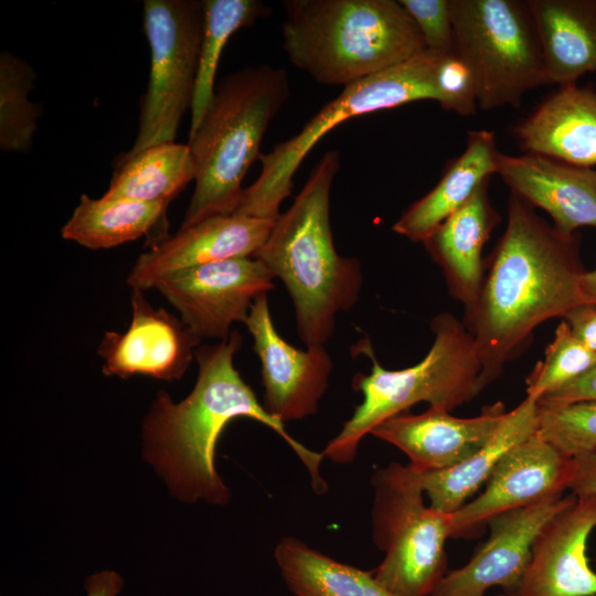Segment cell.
I'll return each mask as SVG.
<instances>
[{
	"mask_svg": "<svg viewBox=\"0 0 596 596\" xmlns=\"http://www.w3.org/2000/svg\"><path fill=\"white\" fill-rule=\"evenodd\" d=\"M584 270L577 236L562 234L511 192L505 230L462 321L475 339L485 387L529 345L536 327L584 304Z\"/></svg>",
	"mask_w": 596,
	"mask_h": 596,
	"instance_id": "cell-1",
	"label": "cell"
},
{
	"mask_svg": "<svg viewBox=\"0 0 596 596\" xmlns=\"http://www.w3.org/2000/svg\"><path fill=\"white\" fill-rule=\"evenodd\" d=\"M242 337L237 331L196 349L198 377L191 393L175 403L160 391L143 423L145 456L178 498L225 504L230 492L215 468V449L224 428L248 417L278 434L306 466L316 493L328 485L320 473L322 453L291 437L284 423L267 413L234 365Z\"/></svg>",
	"mask_w": 596,
	"mask_h": 596,
	"instance_id": "cell-2",
	"label": "cell"
},
{
	"mask_svg": "<svg viewBox=\"0 0 596 596\" xmlns=\"http://www.w3.org/2000/svg\"><path fill=\"white\" fill-rule=\"evenodd\" d=\"M339 166L337 151L321 157L253 256L284 283L306 347L327 343L334 331L336 316L355 305L363 281L360 262L339 255L333 243L330 192Z\"/></svg>",
	"mask_w": 596,
	"mask_h": 596,
	"instance_id": "cell-3",
	"label": "cell"
},
{
	"mask_svg": "<svg viewBox=\"0 0 596 596\" xmlns=\"http://www.w3.org/2000/svg\"><path fill=\"white\" fill-rule=\"evenodd\" d=\"M283 6L289 61L324 85L345 87L426 50L401 1L288 0Z\"/></svg>",
	"mask_w": 596,
	"mask_h": 596,
	"instance_id": "cell-4",
	"label": "cell"
},
{
	"mask_svg": "<svg viewBox=\"0 0 596 596\" xmlns=\"http://www.w3.org/2000/svg\"><path fill=\"white\" fill-rule=\"evenodd\" d=\"M289 93L285 70L269 65L245 67L216 84L210 107L189 134L195 185L181 227L234 214L242 181L259 159L268 124Z\"/></svg>",
	"mask_w": 596,
	"mask_h": 596,
	"instance_id": "cell-5",
	"label": "cell"
},
{
	"mask_svg": "<svg viewBox=\"0 0 596 596\" xmlns=\"http://www.w3.org/2000/svg\"><path fill=\"white\" fill-rule=\"evenodd\" d=\"M430 329L434 341L427 354L402 370L384 369L369 340L355 344L354 350L372 361L369 374L356 373L352 380L363 401L327 444L324 458L348 464L356 456L362 438L387 418L422 402L451 412L485 390L477 345L465 324L443 312L430 321Z\"/></svg>",
	"mask_w": 596,
	"mask_h": 596,
	"instance_id": "cell-6",
	"label": "cell"
},
{
	"mask_svg": "<svg viewBox=\"0 0 596 596\" xmlns=\"http://www.w3.org/2000/svg\"><path fill=\"white\" fill-rule=\"evenodd\" d=\"M443 54L424 50L393 67L343 87L292 138L260 155L262 169L256 181L243 190L234 214L276 220L279 206L291 194L292 178L316 143L343 121L407 103L437 102L435 72Z\"/></svg>",
	"mask_w": 596,
	"mask_h": 596,
	"instance_id": "cell-7",
	"label": "cell"
},
{
	"mask_svg": "<svg viewBox=\"0 0 596 596\" xmlns=\"http://www.w3.org/2000/svg\"><path fill=\"white\" fill-rule=\"evenodd\" d=\"M455 52L476 81L478 106L519 107L549 84L540 38L526 1L449 0Z\"/></svg>",
	"mask_w": 596,
	"mask_h": 596,
	"instance_id": "cell-8",
	"label": "cell"
},
{
	"mask_svg": "<svg viewBox=\"0 0 596 596\" xmlns=\"http://www.w3.org/2000/svg\"><path fill=\"white\" fill-rule=\"evenodd\" d=\"M373 540L384 552L375 578L396 596H429L446 574L450 514L426 505L408 465L392 462L373 476Z\"/></svg>",
	"mask_w": 596,
	"mask_h": 596,
	"instance_id": "cell-9",
	"label": "cell"
},
{
	"mask_svg": "<svg viewBox=\"0 0 596 596\" xmlns=\"http://www.w3.org/2000/svg\"><path fill=\"white\" fill-rule=\"evenodd\" d=\"M203 1L146 0L143 26L150 46V73L141 99L139 128L131 149L174 142L191 109L203 34Z\"/></svg>",
	"mask_w": 596,
	"mask_h": 596,
	"instance_id": "cell-10",
	"label": "cell"
},
{
	"mask_svg": "<svg viewBox=\"0 0 596 596\" xmlns=\"http://www.w3.org/2000/svg\"><path fill=\"white\" fill-rule=\"evenodd\" d=\"M275 277L258 259L213 262L178 272L156 286L201 340H224L244 322L254 300L274 289Z\"/></svg>",
	"mask_w": 596,
	"mask_h": 596,
	"instance_id": "cell-11",
	"label": "cell"
},
{
	"mask_svg": "<svg viewBox=\"0 0 596 596\" xmlns=\"http://www.w3.org/2000/svg\"><path fill=\"white\" fill-rule=\"evenodd\" d=\"M574 469V458L533 433L502 458L480 494L450 514V538L475 535L504 512L563 497Z\"/></svg>",
	"mask_w": 596,
	"mask_h": 596,
	"instance_id": "cell-12",
	"label": "cell"
},
{
	"mask_svg": "<svg viewBox=\"0 0 596 596\" xmlns=\"http://www.w3.org/2000/svg\"><path fill=\"white\" fill-rule=\"evenodd\" d=\"M245 324L260 362L267 413L281 423L316 414L333 369L324 345L300 350L284 340L275 329L267 294L254 300Z\"/></svg>",
	"mask_w": 596,
	"mask_h": 596,
	"instance_id": "cell-13",
	"label": "cell"
},
{
	"mask_svg": "<svg viewBox=\"0 0 596 596\" xmlns=\"http://www.w3.org/2000/svg\"><path fill=\"white\" fill-rule=\"evenodd\" d=\"M572 497L570 493L492 519L488 539L464 566L446 572L429 596H486L492 587L511 596L526 570L536 535Z\"/></svg>",
	"mask_w": 596,
	"mask_h": 596,
	"instance_id": "cell-14",
	"label": "cell"
},
{
	"mask_svg": "<svg viewBox=\"0 0 596 596\" xmlns=\"http://www.w3.org/2000/svg\"><path fill=\"white\" fill-rule=\"evenodd\" d=\"M201 339L180 318L155 308L142 290H132L131 321L124 332L106 331L97 348L103 373L128 379L143 375L173 381L182 377Z\"/></svg>",
	"mask_w": 596,
	"mask_h": 596,
	"instance_id": "cell-15",
	"label": "cell"
},
{
	"mask_svg": "<svg viewBox=\"0 0 596 596\" xmlns=\"http://www.w3.org/2000/svg\"><path fill=\"white\" fill-rule=\"evenodd\" d=\"M596 529V497L573 494L536 535L523 577L511 596H596L587 542Z\"/></svg>",
	"mask_w": 596,
	"mask_h": 596,
	"instance_id": "cell-16",
	"label": "cell"
},
{
	"mask_svg": "<svg viewBox=\"0 0 596 596\" xmlns=\"http://www.w3.org/2000/svg\"><path fill=\"white\" fill-rule=\"evenodd\" d=\"M275 220L219 215L180 227L136 259L127 284L148 290L183 269L254 256L269 236Z\"/></svg>",
	"mask_w": 596,
	"mask_h": 596,
	"instance_id": "cell-17",
	"label": "cell"
},
{
	"mask_svg": "<svg viewBox=\"0 0 596 596\" xmlns=\"http://www.w3.org/2000/svg\"><path fill=\"white\" fill-rule=\"evenodd\" d=\"M508 412L502 403L482 408L473 417H456L441 408L421 414H397L371 432L404 453L416 472L451 468L479 450L497 433Z\"/></svg>",
	"mask_w": 596,
	"mask_h": 596,
	"instance_id": "cell-18",
	"label": "cell"
},
{
	"mask_svg": "<svg viewBox=\"0 0 596 596\" xmlns=\"http://www.w3.org/2000/svg\"><path fill=\"white\" fill-rule=\"evenodd\" d=\"M497 174L533 207L545 211L564 235L596 228V168L570 164L545 156L498 153Z\"/></svg>",
	"mask_w": 596,
	"mask_h": 596,
	"instance_id": "cell-19",
	"label": "cell"
},
{
	"mask_svg": "<svg viewBox=\"0 0 596 596\" xmlns=\"http://www.w3.org/2000/svg\"><path fill=\"white\" fill-rule=\"evenodd\" d=\"M512 132L526 152L596 168V88L558 87Z\"/></svg>",
	"mask_w": 596,
	"mask_h": 596,
	"instance_id": "cell-20",
	"label": "cell"
},
{
	"mask_svg": "<svg viewBox=\"0 0 596 596\" xmlns=\"http://www.w3.org/2000/svg\"><path fill=\"white\" fill-rule=\"evenodd\" d=\"M489 181L446 219L423 243L439 266L448 291L469 310L476 302L485 277L482 249L500 215L488 195Z\"/></svg>",
	"mask_w": 596,
	"mask_h": 596,
	"instance_id": "cell-21",
	"label": "cell"
},
{
	"mask_svg": "<svg viewBox=\"0 0 596 596\" xmlns=\"http://www.w3.org/2000/svg\"><path fill=\"white\" fill-rule=\"evenodd\" d=\"M498 153L493 131H469L465 150L448 163L437 184L406 209L393 224V231L423 244L483 182L497 173Z\"/></svg>",
	"mask_w": 596,
	"mask_h": 596,
	"instance_id": "cell-22",
	"label": "cell"
},
{
	"mask_svg": "<svg viewBox=\"0 0 596 596\" xmlns=\"http://www.w3.org/2000/svg\"><path fill=\"white\" fill-rule=\"evenodd\" d=\"M549 84L596 73V0H529Z\"/></svg>",
	"mask_w": 596,
	"mask_h": 596,
	"instance_id": "cell-23",
	"label": "cell"
},
{
	"mask_svg": "<svg viewBox=\"0 0 596 596\" xmlns=\"http://www.w3.org/2000/svg\"><path fill=\"white\" fill-rule=\"evenodd\" d=\"M536 429L538 402L525 396L508 412L491 439L469 458L445 470L412 471L430 505L438 511L454 513L488 481L502 458Z\"/></svg>",
	"mask_w": 596,
	"mask_h": 596,
	"instance_id": "cell-24",
	"label": "cell"
},
{
	"mask_svg": "<svg viewBox=\"0 0 596 596\" xmlns=\"http://www.w3.org/2000/svg\"><path fill=\"white\" fill-rule=\"evenodd\" d=\"M274 558L294 596H396L373 573L338 562L297 538H283Z\"/></svg>",
	"mask_w": 596,
	"mask_h": 596,
	"instance_id": "cell-25",
	"label": "cell"
},
{
	"mask_svg": "<svg viewBox=\"0 0 596 596\" xmlns=\"http://www.w3.org/2000/svg\"><path fill=\"white\" fill-rule=\"evenodd\" d=\"M195 178L188 145L168 142L119 157L105 196L168 202Z\"/></svg>",
	"mask_w": 596,
	"mask_h": 596,
	"instance_id": "cell-26",
	"label": "cell"
},
{
	"mask_svg": "<svg viewBox=\"0 0 596 596\" xmlns=\"http://www.w3.org/2000/svg\"><path fill=\"white\" fill-rule=\"evenodd\" d=\"M168 204L105 195L92 199L83 194L61 234L64 240L91 249L115 247L151 231L161 221Z\"/></svg>",
	"mask_w": 596,
	"mask_h": 596,
	"instance_id": "cell-27",
	"label": "cell"
},
{
	"mask_svg": "<svg viewBox=\"0 0 596 596\" xmlns=\"http://www.w3.org/2000/svg\"><path fill=\"white\" fill-rule=\"evenodd\" d=\"M269 9L256 0H204L203 34L191 106L189 134L201 123L215 92V76L223 47L233 33L268 14Z\"/></svg>",
	"mask_w": 596,
	"mask_h": 596,
	"instance_id": "cell-28",
	"label": "cell"
},
{
	"mask_svg": "<svg viewBox=\"0 0 596 596\" xmlns=\"http://www.w3.org/2000/svg\"><path fill=\"white\" fill-rule=\"evenodd\" d=\"M36 73L22 57L10 51L0 54V148L28 152L33 145L40 104L29 99Z\"/></svg>",
	"mask_w": 596,
	"mask_h": 596,
	"instance_id": "cell-29",
	"label": "cell"
},
{
	"mask_svg": "<svg viewBox=\"0 0 596 596\" xmlns=\"http://www.w3.org/2000/svg\"><path fill=\"white\" fill-rule=\"evenodd\" d=\"M595 364L596 351L582 342L562 320L543 359L536 362L525 379L526 396L538 402L585 374Z\"/></svg>",
	"mask_w": 596,
	"mask_h": 596,
	"instance_id": "cell-30",
	"label": "cell"
},
{
	"mask_svg": "<svg viewBox=\"0 0 596 596\" xmlns=\"http://www.w3.org/2000/svg\"><path fill=\"white\" fill-rule=\"evenodd\" d=\"M536 432L572 458L596 451V401L538 402Z\"/></svg>",
	"mask_w": 596,
	"mask_h": 596,
	"instance_id": "cell-31",
	"label": "cell"
},
{
	"mask_svg": "<svg viewBox=\"0 0 596 596\" xmlns=\"http://www.w3.org/2000/svg\"><path fill=\"white\" fill-rule=\"evenodd\" d=\"M435 87L437 103L443 109L461 116L476 113L478 98L475 77L468 64L455 51L440 55L435 72Z\"/></svg>",
	"mask_w": 596,
	"mask_h": 596,
	"instance_id": "cell-32",
	"label": "cell"
},
{
	"mask_svg": "<svg viewBox=\"0 0 596 596\" xmlns=\"http://www.w3.org/2000/svg\"><path fill=\"white\" fill-rule=\"evenodd\" d=\"M416 23L427 50L438 54L455 51L449 0H401Z\"/></svg>",
	"mask_w": 596,
	"mask_h": 596,
	"instance_id": "cell-33",
	"label": "cell"
},
{
	"mask_svg": "<svg viewBox=\"0 0 596 596\" xmlns=\"http://www.w3.org/2000/svg\"><path fill=\"white\" fill-rule=\"evenodd\" d=\"M582 401H596V364L571 383L546 394L538 402L567 404Z\"/></svg>",
	"mask_w": 596,
	"mask_h": 596,
	"instance_id": "cell-34",
	"label": "cell"
},
{
	"mask_svg": "<svg viewBox=\"0 0 596 596\" xmlns=\"http://www.w3.org/2000/svg\"><path fill=\"white\" fill-rule=\"evenodd\" d=\"M573 333L596 351V304H581L563 316Z\"/></svg>",
	"mask_w": 596,
	"mask_h": 596,
	"instance_id": "cell-35",
	"label": "cell"
},
{
	"mask_svg": "<svg viewBox=\"0 0 596 596\" xmlns=\"http://www.w3.org/2000/svg\"><path fill=\"white\" fill-rule=\"evenodd\" d=\"M575 469L571 481L570 493L596 497V451L574 458Z\"/></svg>",
	"mask_w": 596,
	"mask_h": 596,
	"instance_id": "cell-36",
	"label": "cell"
},
{
	"mask_svg": "<svg viewBox=\"0 0 596 596\" xmlns=\"http://www.w3.org/2000/svg\"><path fill=\"white\" fill-rule=\"evenodd\" d=\"M121 586V577L111 571L95 573L85 583L87 596H117Z\"/></svg>",
	"mask_w": 596,
	"mask_h": 596,
	"instance_id": "cell-37",
	"label": "cell"
},
{
	"mask_svg": "<svg viewBox=\"0 0 596 596\" xmlns=\"http://www.w3.org/2000/svg\"><path fill=\"white\" fill-rule=\"evenodd\" d=\"M581 290L584 304H596V267L584 270L581 277Z\"/></svg>",
	"mask_w": 596,
	"mask_h": 596,
	"instance_id": "cell-38",
	"label": "cell"
},
{
	"mask_svg": "<svg viewBox=\"0 0 596 596\" xmlns=\"http://www.w3.org/2000/svg\"><path fill=\"white\" fill-rule=\"evenodd\" d=\"M493 596H509V595H507L505 593H502V594H496Z\"/></svg>",
	"mask_w": 596,
	"mask_h": 596,
	"instance_id": "cell-39",
	"label": "cell"
}]
</instances>
